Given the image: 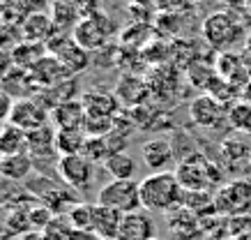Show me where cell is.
Listing matches in <instances>:
<instances>
[{
  "label": "cell",
  "mask_w": 251,
  "mask_h": 240,
  "mask_svg": "<svg viewBox=\"0 0 251 240\" xmlns=\"http://www.w3.org/2000/svg\"><path fill=\"white\" fill-rule=\"evenodd\" d=\"M141 206L148 213H171L182 201L184 187L175 176V171H154L138 183Z\"/></svg>",
  "instance_id": "obj_1"
},
{
  "label": "cell",
  "mask_w": 251,
  "mask_h": 240,
  "mask_svg": "<svg viewBox=\"0 0 251 240\" xmlns=\"http://www.w3.org/2000/svg\"><path fill=\"white\" fill-rule=\"evenodd\" d=\"M175 176L184 189H203V192H210V187L219 185L224 178L219 166L212 160H207L203 153H189L177 164Z\"/></svg>",
  "instance_id": "obj_2"
},
{
  "label": "cell",
  "mask_w": 251,
  "mask_h": 240,
  "mask_svg": "<svg viewBox=\"0 0 251 240\" xmlns=\"http://www.w3.org/2000/svg\"><path fill=\"white\" fill-rule=\"evenodd\" d=\"M97 203L118 210L120 215L143 210L141 189H138L136 180H108L106 185H101V189L97 192Z\"/></svg>",
  "instance_id": "obj_3"
},
{
  "label": "cell",
  "mask_w": 251,
  "mask_h": 240,
  "mask_svg": "<svg viewBox=\"0 0 251 240\" xmlns=\"http://www.w3.org/2000/svg\"><path fill=\"white\" fill-rule=\"evenodd\" d=\"M244 35L242 24L237 21L230 12H214L205 19L203 24V37L212 49L217 51H228V47H233L237 39Z\"/></svg>",
  "instance_id": "obj_4"
},
{
  "label": "cell",
  "mask_w": 251,
  "mask_h": 240,
  "mask_svg": "<svg viewBox=\"0 0 251 240\" xmlns=\"http://www.w3.org/2000/svg\"><path fill=\"white\" fill-rule=\"evenodd\" d=\"M46 47H49V53L55 55L72 77H76V74H81L83 70L90 67V62H92L90 51H85L72 35H65L62 30L55 32L53 39Z\"/></svg>",
  "instance_id": "obj_5"
},
{
  "label": "cell",
  "mask_w": 251,
  "mask_h": 240,
  "mask_svg": "<svg viewBox=\"0 0 251 240\" xmlns=\"http://www.w3.org/2000/svg\"><path fill=\"white\" fill-rule=\"evenodd\" d=\"M251 206V183L247 180H233L226 183L214 192V210L217 215L233 217L244 215Z\"/></svg>",
  "instance_id": "obj_6"
},
{
  "label": "cell",
  "mask_w": 251,
  "mask_h": 240,
  "mask_svg": "<svg viewBox=\"0 0 251 240\" xmlns=\"http://www.w3.org/2000/svg\"><path fill=\"white\" fill-rule=\"evenodd\" d=\"M92 166L95 164L83 153H78V155H60L58 162H55V171L60 176L62 185H67L69 189H85V187H90L92 173H95Z\"/></svg>",
  "instance_id": "obj_7"
},
{
  "label": "cell",
  "mask_w": 251,
  "mask_h": 240,
  "mask_svg": "<svg viewBox=\"0 0 251 240\" xmlns=\"http://www.w3.org/2000/svg\"><path fill=\"white\" fill-rule=\"evenodd\" d=\"M49 120H51V111L37 97H25V100H14L7 123L21 127L23 132H35L39 127L49 125Z\"/></svg>",
  "instance_id": "obj_8"
},
{
  "label": "cell",
  "mask_w": 251,
  "mask_h": 240,
  "mask_svg": "<svg viewBox=\"0 0 251 240\" xmlns=\"http://www.w3.org/2000/svg\"><path fill=\"white\" fill-rule=\"evenodd\" d=\"M226 111H228L226 104H221L217 97H212L207 93L194 97L189 104V118L194 120V125L207 127V130L221 125V120H226Z\"/></svg>",
  "instance_id": "obj_9"
},
{
  "label": "cell",
  "mask_w": 251,
  "mask_h": 240,
  "mask_svg": "<svg viewBox=\"0 0 251 240\" xmlns=\"http://www.w3.org/2000/svg\"><path fill=\"white\" fill-rule=\"evenodd\" d=\"M72 37L76 39L85 51H90V53L92 51H99V49L106 44V37H108V26L104 21V16L81 19L78 26L72 30Z\"/></svg>",
  "instance_id": "obj_10"
},
{
  "label": "cell",
  "mask_w": 251,
  "mask_h": 240,
  "mask_svg": "<svg viewBox=\"0 0 251 240\" xmlns=\"http://www.w3.org/2000/svg\"><path fill=\"white\" fill-rule=\"evenodd\" d=\"M168 215V231L175 236V240H194L198 236H203V219L191 213L184 206L173 208Z\"/></svg>",
  "instance_id": "obj_11"
},
{
  "label": "cell",
  "mask_w": 251,
  "mask_h": 240,
  "mask_svg": "<svg viewBox=\"0 0 251 240\" xmlns=\"http://www.w3.org/2000/svg\"><path fill=\"white\" fill-rule=\"evenodd\" d=\"M157 236L154 222L148 210H136L129 215H122L120 231L115 240H152Z\"/></svg>",
  "instance_id": "obj_12"
},
{
  "label": "cell",
  "mask_w": 251,
  "mask_h": 240,
  "mask_svg": "<svg viewBox=\"0 0 251 240\" xmlns=\"http://www.w3.org/2000/svg\"><path fill=\"white\" fill-rule=\"evenodd\" d=\"M150 83L145 79L136 77V74H125L120 77L118 85H115V95L125 108H136V107H143L148 97H150Z\"/></svg>",
  "instance_id": "obj_13"
},
{
  "label": "cell",
  "mask_w": 251,
  "mask_h": 240,
  "mask_svg": "<svg viewBox=\"0 0 251 240\" xmlns=\"http://www.w3.org/2000/svg\"><path fill=\"white\" fill-rule=\"evenodd\" d=\"M81 102L88 116H106V118H115L120 111V100L118 95L104 88H90L81 93Z\"/></svg>",
  "instance_id": "obj_14"
},
{
  "label": "cell",
  "mask_w": 251,
  "mask_h": 240,
  "mask_svg": "<svg viewBox=\"0 0 251 240\" xmlns=\"http://www.w3.org/2000/svg\"><path fill=\"white\" fill-rule=\"evenodd\" d=\"M141 157L152 173L154 171H168L166 166H171V162H173L175 150L168 139H150L141 148Z\"/></svg>",
  "instance_id": "obj_15"
},
{
  "label": "cell",
  "mask_w": 251,
  "mask_h": 240,
  "mask_svg": "<svg viewBox=\"0 0 251 240\" xmlns=\"http://www.w3.org/2000/svg\"><path fill=\"white\" fill-rule=\"evenodd\" d=\"M120 222H122V215L118 210L99 206V203H92V233H95L99 240L118 238Z\"/></svg>",
  "instance_id": "obj_16"
},
{
  "label": "cell",
  "mask_w": 251,
  "mask_h": 240,
  "mask_svg": "<svg viewBox=\"0 0 251 240\" xmlns=\"http://www.w3.org/2000/svg\"><path fill=\"white\" fill-rule=\"evenodd\" d=\"M214 70H217V74H219L221 79H226L228 83H233L235 88H240V90H242L244 85H247V81L251 79V74L247 72V67H244L240 53H230V51L219 53V58L214 62Z\"/></svg>",
  "instance_id": "obj_17"
},
{
  "label": "cell",
  "mask_w": 251,
  "mask_h": 240,
  "mask_svg": "<svg viewBox=\"0 0 251 240\" xmlns=\"http://www.w3.org/2000/svg\"><path fill=\"white\" fill-rule=\"evenodd\" d=\"M51 123L55 130H83L85 123V108L81 97L78 100H69L60 107L51 108Z\"/></svg>",
  "instance_id": "obj_18"
},
{
  "label": "cell",
  "mask_w": 251,
  "mask_h": 240,
  "mask_svg": "<svg viewBox=\"0 0 251 240\" xmlns=\"http://www.w3.org/2000/svg\"><path fill=\"white\" fill-rule=\"evenodd\" d=\"M78 93H81V88H78L76 77H69V79H65V81H60V83L42 88L35 97L51 111V108L60 107V104H65V102H69V100H78L76 97Z\"/></svg>",
  "instance_id": "obj_19"
},
{
  "label": "cell",
  "mask_w": 251,
  "mask_h": 240,
  "mask_svg": "<svg viewBox=\"0 0 251 240\" xmlns=\"http://www.w3.org/2000/svg\"><path fill=\"white\" fill-rule=\"evenodd\" d=\"M0 85L7 90L12 97H19V100H25V97H35L39 93V85L35 83V79L28 70H19V67H12V70L0 79Z\"/></svg>",
  "instance_id": "obj_20"
},
{
  "label": "cell",
  "mask_w": 251,
  "mask_h": 240,
  "mask_svg": "<svg viewBox=\"0 0 251 240\" xmlns=\"http://www.w3.org/2000/svg\"><path fill=\"white\" fill-rule=\"evenodd\" d=\"M30 74H32V79H35V83L39 85V90H42V88H49V85L60 83V81L72 77V74L62 67V62L51 53L44 55V58L30 70Z\"/></svg>",
  "instance_id": "obj_21"
},
{
  "label": "cell",
  "mask_w": 251,
  "mask_h": 240,
  "mask_svg": "<svg viewBox=\"0 0 251 240\" xmlns=\"http://www.w3.org/2000/svg\"><path fill=\"white\" fill-rule=\"evenodd\" d=\"M28 155L32 160H46V157L58 155L55 150V132L51 125H44L35 132H28Z\"/></svg>",
  "instance_id": "obj_22"
},
{
  "label": "cell",
  "mask_w": 251,
  "mask_h": 240,
  "mask_svg": "<svg viewBox=\"0 0 251 240\" xmlns=\"http://www.w3.org/2000/svg\"><path fill=\"white\" fill-rule=\"evenodd\" d=\"M32 166H35V160H32L28 153L0 157V178L12 180V183L28 180L32 173Z\"/></svg>",
  "instance_id": "obj_23"
},
{
  "label": "cell",
  "mask_w": 251,
  "mask_h": 240,
  "mask_svg": "<svg viewBox=\"0 0 251 240\" xmlns=\"http://www.w3.org/2000/svg\"><path fill=\"white\" fill-rule=\"evenodd\" d=\"M44 55H49V47L39 44V42H28V39L12 49V62H14V67H19V70L30 72Z\"/></svg>",
  "instance_id": "obj_24"
},
{
  "label": "cell",
  "mask_w": 251,
  "mask_h": 240,
  "mask_svg": "<svg viewBox=\"0 0 251 240\" xmlns=\"http://www.w3.org/2000/svg\"><path fill=\"white\" fill-rule=\"evenodd\" d=\"M23 32H25V39L28 42H39V44H49L53 35L58 32L53 19L46 14H30L28 21L23 24Z\"/></svg>",
  "instance_id": "obj_25"
},
{
  "label": "cell",
  "mask_w": 251,
  "mask_h": 240,
  "mask_svg": "<svg viewBox=\"0 0 251 240\" xmlns=\"http://www.w3.org/2000/svg\"><path fill=\"white\" fill-rule=\"evenodd\" d=\"M21 153H28V132H23L21 127L12 123H5L0 132V157L21 155Z\"/></svg>",
  "instance_id": "obj_26"
},
{
  "label": "cell",
  "mask_w": 251,
  "mask_h": 240,
  "mask_svg": "<svg viewBox=\"0 0 251 240\" xmlns=\"http://www.w3.org/2000/svg\"><path fill=\"white\" fill-rule=\"evenodd\" d=\"M180 206L189 208L191 213H196L201 219L217 213V210H214V194L212 192H203V189H184Z\"/></svg>",
  "instance_id": "obj_27"
},
{
  "label": "cell",
  "mask_w": 251,
  "mask_h": 240,
  "mask_svg": "<svg viewBox=\"0 0 251 240\" xmlns=\"http://www.w3.org/2000/svg\"><path fill=\"white\" fill-rule=\"evenodd\" d=\"M88 134L83 130H55V150L60 155H78L83 153Z\"/></svg>",
  "instance_id": "obj_28"
},
{
  "label": "cell",
  "mask_w": 251,
  "mask_h": 240,
  "mask_svg": "<svg viewBox=\"0 0 251 240\" xmlns=\"http://www.w3.org/2000/svg\"><path fill=\"white\" fill-rule=\"evenodd\" d=\"M104 169L111 176V180H134V176H136V162L127 153L111 155L106 160V164H104Z\"/></svg>",
  "instance_id": "obj_29"
},
{
  "label": "cell",
  "mask_w": 251,
  "mask_h": 240,
  "mask_svg": "<svg viewBox=\"0 0 251 240\" xmlns=\"http://www.w3.org/2000/svg\"><path fill=\"white\" fill-rule=\"evenodd\" d=\"M53 24L58 30H74L78 26V21H81V16H78V7L74 0H55L53 2Z\"/></svg>",
  "instance_id": "obj_30"
},
{
  "label": "cell",
  "mask_w": 251,
  "mask_h": 240,
  "mask_svg": "<svg viewBox=\"0 0 251 240\" xmlns=\"http://www.w3.org/2000/svg\"><path fill=\"white\" fill-rule=\"evenodd\" d=\"M226 120H228L230 130H235L240 134H251V104L244 100H237L235 104H230L226 111Z\"/></svg>",
  "instance_id": "obj_31"
},
{
  "label": "cell",
  "mask_w": 251,
  "mask_h": 240,
  "mask_svg": "<svg viewBox=\"0 0 251 240\" xmlns=\"http://www.w3.org/2000/svg\"><path fill=\"white\" fill-rule=\"evenodd\" d=\"M69 224L74 231L92 233V203H74L67 213Z\"/></svg>",
  "instance_id": "obj_32"
},
{
  "label": "cell",
  "mask_w": 251,
  "mask_h": 240,
  "mask_svg": "<svg viewBox=\"0 0 251 240\" xmlns=\"http://www.w3.org/2000/svg\"><path fill=\"white\" fill-rule=\"evenodd\" d=\"M83 132L88 136H108L115 132V118L106 116H88L85 113V123H83Z\"/></svg>",
  "instance_id": "obj_33"
},
{
  "label": "cell",
  "mask_w": 251,
  "mask_h": 240,
  "mask_svg": "<svg viewBox=\"0 0 251 240\" xmlns=\"http://www.w3.org/2000/svg\"><path fill=\"white\" fill-rule=\"evenodd\" d=\"M12 107H14V97L0 85V123H7L9 113H12Z\"/></svg>",
  "instance_id": "obj_34"
},
{
  "label": "cell",
  "mask_w": 251,
  "mask_h": 240,
  "mask_svg": "<svg viewBox=\"0 0 251 240\" xmlns=\"http://www.w3.org/2000/svg\"><path fill=\"white\" fill-rule=\"evenodd\" d=\"M12 67H14V62H12V51L0 49V79L5 77V74H7Z\"/></svg>",
  "instance_id": "obj_35"
},
{
  "label": "cell",
  "mask_w": 251,
  "mask_h": 240,
  "mask_svg": "<svg viewBox=\"0 0 251 240\" xmlns=\"http://www.w3.org/2000/svg\"><path fill=\"white\" fill-rule=\"evenodd\" d=\"M240 58H242V62H244V67H247V72L251 74V42H247V47L242 49Z\"/></svg>",
  "instance_id": "obj_36"
},
{
  "label": "cell",
  "mask_w": 251,
  "mask_h": 240,
  "mask_svg": "<svg viewBox=\"0 0 251 240\" xmlns=\"http://www.w3.org/2000/svg\"><path fill=\"white\" fill-rule=\"evenodd\" d=\"M19 238L21 240H49L44 231H35V229H30L28 233H23V236H19Z\"/></svg>",
  "instance_id": "obj_37"
},
{
  "label": "cell",
  "mask_w": 251,
  "mask_h": 240,
  "mask_svg": "<svg viewBox=\"0 0 251 240\" xmlns=\"http://www.w3.org/2000/svg\"><path fill=\"white\" fill-rule=\"evenodd\" d=\"M240 95H242V100H244V102H249V104H251V79L247 81V85L242 88V93H240Z\"/></svg>",
  "instance_id": "obj_38"
},
{
  "label": "cell",
  "mask_w": 251,
  "mask_h": 240,
  "mask_svg": "<svg viewBox=\"0 0 251 240\" xmlns=\"http://www.w3.org/2000/svg\"><path fill=\"white\" fill-rule=\"evenodd\" d=\"M212 240H235L233 236H219V238H212Z\"/></svg>",
  "instance_id": "obj_39"
},
{
  "label": "cell",
  "mask_w": 251,
  "mask_h": 240,
  "mask_svg": "<svg viewBox=\"0 0 251 240\" xmlns=\"http://www.w3.org/2000/svg\"><path fill=\"white\" fill-rule=\"evenodd\" d=\"M2 125H5V123H0V132H2Z\"/></svg>",
  "instance_id": "obj_40"
},
{
  "label": "cell",
  "mask_w": 251,
  "mask_h": 240,
  "mask_svg": "<svg viewBox=\"0 0 251 240\" xmlns=\"http://www.w3.org/2000/svg\"><path fill=\"white\" fill-rule=\"evenodd\" d=\"M152 240H161V238H157V236H154V238H152Z\"/></svg>",
  "instance_id": "obj_41"
},
{
  "label": "cell",
  "mask_w": 251,
  "mask_h": 240,
  "mask_svg": "<svg viewBox=\"0 0 251 240\" xmlns=\"http://www.w3.org/2000/svg\"><path fill=\"white\" fill-rule=\"evenodd\" d=\"M249 162H251V153H249Z\"/></svg>",
  "instance_id": "obj_42"
}]
</instances>
